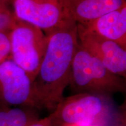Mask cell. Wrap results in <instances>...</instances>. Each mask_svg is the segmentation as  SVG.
<instances>
[{
  "label": "cell",
  "mask_w": 126,
  "mask_h": 126,
  "mask_svg": "<svg viewBox=\"0 0 126 126\" xmlns=\"http://www.w3.org/2000/svg\"><path fill=\"white\" fill-rule=\"evenodd\" d=\"M9 32H0V64L9 58L11 53Z\"/></svg>",
  "instance_id": "obj_12"
},
{
  "label": "cell",
  "mask_w": 126,
  "mask_h": 126,
  "mask_svg": "<svg viewBox=\"0 0 126 126\" xmlns=\"http://www.w3.org/2000/svg\"><path fill=\"white\" fill-rule=\"evenodd\" d=\"M126 4V0H68L71 16L77 23L82 25Z\"/></svg>",
  "instance_id": "obj_9"
},
{
  "label": "cell",
  "mask_w": 126,
  "mask_h": 126,
  "mask_svg": "<svg viewBox=\"0 0 126 126\" xmlns=\"http://www.w3.org/2000/svg\"><path fill=\"white\" fill-rule=\"evenodd\" d=\"M32 83L26 72L8 58L0 64V104L38 109Z\"/></svg>",
  "instance_id": "obj_6"
},
{
  "label": "cell",
  "mask_w": 126,
  "mask_h": 126,
  "mask_svg": "<svg viewBox=\"0 0 126 126\" xmlns=\"http://www.w3.org/2000/svg\"><path fill=\"white\" fill-rule=\"evenodd\" d=\"M18 19L7 5L6 0H0V32H9Z\"/></svg>",
  "instance_id": "obj_11"
},
{
  "label": "cell",
  "mask_w": 126,
  "mask_h": 126,
  "mask_svg": "<svg viewBox=\"0 0 126 126\" xmlns=\"http://www.w3.org/2000/svg\"><path fill=\"white\" fill-rule=\"evenodd\" d=\"M82 26L126 50V4Z\"/></svg>",
  "instance_id": "obj_8"
},
{
  "label": "cell",
  "mask_w": 126,
  "mask_h": 126,
  "mask_svg": "<svg viewBox=\"0 0 126 126\" xmlns=\"http://www.w3.org/2000/svg\"><path fill=\"white\" fill-rule=\"evenodd\" d=\"M35 108L4 106L0 109V126H27L39 119Z\"/></svg>",
  "instance_id": "obj_10"
},
{
  "label": "cell",
  "mask_w": 126,
  "mask_h": 126,
  "mask_svg": "<svg viewBox=\"0 0 126 126\" xmlns=\"http://www.w3.org/2000/svg\"><path fill=\"white\" fill-rule=\"evenodd\" d=\"M9 36L11 59L26 72L33 82L45 56L48 36L39 28L18 20Z\"/></svg>",
  "instance_id": "obj_4"
},
{
  "label": "cell",
  "mask_w": 126,
  "mask_h": 126,
  "mask_svg": "<svg viewBox=\"0 0 126 126\" xmlns=\"http://www.w3.org/2000/svg\"><path fill=\"white\" fill-rule=\"evenodd\" d=\"M77 36L80 45L110 71L126 78V50L79 23H77Z\"/></svg>",
  "instance_id": "obj_7"
},
{
  "label": "cell",
  "mask_w": 126,
  "mask_h": 126,
  "mask_svg": "<svg viewBox=\"0 0 126 126\" xmlns=\"http://www.w3.org/2000/svg\"><path fill=\"white\" fill-rule=\"evenodd\" d=\"M37 74L33 81L34 97L39 109L54 110L64 99L70 84L71 67L78 45L75 20L52 31Z\"/></svg>",
  "instance_id": "obj_1"
},
{
  "label": "cell",
  "mask_w": 126,
  "mask_h": 126,
  "mask_svg": "<svg viewBox=\"0 0 126 126\" xmlns=\"http://www.w3.org/2000/svg\"><path fill=\"white\" fill-rule=\"evenodd\" d=\"M79 126V125H69V126Z\"/></svg>",
  "instance_id": "obj_14"
},
{
  "label": "cell",
  "mask_w": 126,
  "mask_h": 126,
  "mask_svg": "<svg viewBox=\"0 0 126 126\" xmlns=\"http://www.w3.org/2000/svg\"><path fill=\"white\" fill-rule=\"evenodd\" d=\"M110 97L89 93L64 97L51 114L53 126H109L117 115Z\"/></svg>",
  "instance_id": "obj_2"
},
{
  "label": "cell",
  "mask_w": 126,
  "mask_h": 126,
  "mask_svg": "<svg viewBox=\"0 0 126 126\" xmlns=\"http://www.w3.org/2000/svg\"><path fill=\"white\" fill-rule=\"evenodd\" d=\"M27 126H53V117L50 114L46 117L37 119Z\"/></svg>",
  "instance_id": "obj_13"
},
{
  "label": "cell",
  "mask_w": 126,
  "mask_h": 126,
  "mask_svg": "<svg viewBox=\"0 0 126 126\" xmlns=\"http://www.w3.org/2000/svg\"><path fill=\"white\" fill-rule=\"evenodd\" d=\"M14 8L17 19L39 28L46 34L74 20L68 0H14Z\"/></svg>",
  "instance_id": "obj_5"
},
{
  "label": "cell",
  "mask_w": 126,
  "mask_h": 126,
  "mask_svg": "<svg viewBox=\"0 0 126 126\" xmlns=\"http://www.w3.org/2000/svg\"><path fill=\"white\" fill-rule=\"evenodd\" d=\"M69 85L77 94L110 96L126 91L124 78L110 71L79 43L72 61Z\"/></svg>",
  "instance_id": "obj_3"
}]
</instances>
